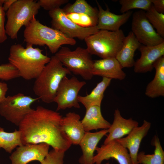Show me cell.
Instances as JSON below:
<instances>
[{
	"label": "cell",
	"mask_w": 164,
	"mask_h": 164,
	"mask_svg": "<svg viewBox=\"0 0 164 164\" xmlns=\"http://www.w3.org/2000/svg\"><path fill=\"white\" fill-rule=\"evenodd\" d=\"M63 116L56 111L38 106L18 126L22 145L45 143L65 152L72 143L62 128Z\"/></svg>",
	"instance_id": "6da1fadb"
},
{
	"label": "cell",
	"mask_w": 164,
	"mask_h": 164,
	"mask_svg": "<svg viewBox=\"0 0 164 164\" xmlns=\"http://www.w3.org/2000/svg\"><path fill=\"white\" fill-rule=\"evenodd\" d=\"M27 44L25 48L19 44L12 45L8 57L9 63L17 69L20 77L27 80L36 79L51 59L42 53V50Z\"/></svg>",
	"instance_id": "7a4b0ae2"
},
{
	"label": "cell",
	"mask_w": 164,
	"mask_h": 164,
	"mask_svg": "<svg viewBox=\"0 0 164 164\" xmlns=\"http://www.w3.org/2000/svg\"><path fill=\"white\" fill-rule=\"evenodd\" d=\"M71 73L54 55L36 79L33 90L35 94L43 102H54L59 84L63 79Z\"/></svg>",
	"instance_id": "3957f363"
},
{
	"label": "cell",
	"mask_w": 164,
	"mask_h": 164,
	"mask_svg": "<svg viewBox=\"0 0 164 164\" xmlns=\"http://www.w3.org/2000/svg\"><path fill=\"white\" fill-rule=\"evenodd\" d=\"M35 16L24 31V40L27 44L46 45L53 54H55L63 45L76 44V41L74 39L70 38L59 30L42 24Z\"/></svg>",
	"instance_id": "277c9868"
},
{
	"label": "cell",
	"mask_w": 164,
	"mask_h": 164,
	"mask_svg": "<svg viewBox=\"0 0 164 164\" xmlns=\"http://www.w3.org/2000/svg\"><path fill=\"white\" fill-rule=\"evenodd\" d=\"M125 36L121 29L114 32L101 30L84 40L86 49L91 55L102 59L115 58L122 47Z\"/></svg>",
	"instance_id": "5b68a950"
},
{
	"label": "cell",
	"mask_w": 164,
	"mask_h": 164,
	"mask_svg": "<svg viewBox=\"0 0 164 164\" xmlns=\"http://www.w3.org/2000/svg\"><path fill=\"white\" fill-rule=\"evenodd\" d=\"M41 7L33 0H16L6 11V33L12 39L17 38L18 33L23 26H27L38 14Z\"/></svg>",
	"instance_id": "8992f818"
},
{
	"label": "cell",
	"mask_w": 164,
	"mask_h": 164,
	"mask_svg": "<svg viewBox=\"0 0 164 164\" xmlns=\"http://www.w3.org/2000/svg\"><path fill=\"white\" fill-rule=\"evenodd\" d=\"M55 56L71 73L86 80L92 78L94 60L86 48L78 47L72 51L68 47H62Z\"/></svg>",
	"instance_id": "52a82bcc"
},
{
	"label": "cell",
	"mask_w": 164,
	"mask_h": 164,
	"mask_svg": "<svg viewBox=\"0 0 164 164\" xmlns=\"http://www.w3.org/2000/svg\"><path fill=\"white\" fill-rule=\"evenodd\" d=\"M39 99L19 93L8 96L0 102V114L17 126L33 109L31 105Z\"/></svg>",
	"instance_id": "ba28073f"
},
{
	"label": "cell",
	"mask_w": 164,
	"mask_h": 164,
	"mask_svg": "<svg viewBox=\"0 0 164 164\" xmlns=\"http://www.w3.org/2000/svg\"><path fill=\"white\" fill-rule=\"evenodd\" d=\"M52 28L58 30L68 37L84 40L99 30L96 26L83 27L73 22L67 16L63 9L56 8L49 12Z\"/></svg>",
	"instance_id": "9c48e42d"
},
{
	"label": "cell",
	"mask_w": 164,
	"mask_h": 164,
	"mask_svg": "<svg viewBox=\"0 0 164 164\" xmlns=\"http://www.w3.org/2000/svg\"><path fill=\"white\" fill-rule=\"evenodd\" d=\"M86 84L85 81H80L74 76L70 78L67 76L64 77L59 84L54 100L57 104L56 111L72 107L79 108L78 94Z\"/></svg>",
	"instance_id": "30bf717a"
},
{
	"label": "cell",
	"mask_w": 164,
	"mask_h": 164,
	"mask_svg": "<svg viewBox=\"0 0 164 164\" xmlns=\"http://www.w3.org/2000/svg\"><path fill=\"white\" fill-rule=\"evenodd\" d=\"M131 31L142 45L152 46L164 42L147 19L145 12L140 10L132 13Z\"/></svg>",
	"instance_id": "8fae6325"
},
{
	"label": "cell",
	"mask_w": 164,
	"mask_h": 164,
	"mask_svg": "<svg viewBox=\"0 0 164 164\" xmlns=\"http://www.w3.org/2000/svg\"><path fill=\"white\" fill-rule=\"evenodd\" d=\"M50 146L47 144L41 143L18 146L9 156L11 164H27L36 160L40 163L48 154Z\"/></svg>",
	"instance_id": "7c38bea8"
},
{
	"label": "cell",
	"mask_w": 164,
	"mask_h": 164,
	"mask_svg": "<svg viewBox=\"0 0 164 164\" xmlns=\"http://www.w3.org/2000/svg\"><path fill=\"white\" fill-rule=\"evenodd\" d=\"M97 154L93 159V164H101L104 160L114 159L119 164H131V159L128 149L116 140L97 147Z\"/></svg>",
	"instance_id": "4fadbf2b"
},
{
	"label": "cell",
	"mask_w": 164,
	"mask_h": 164,
	"mask_svg": "<svg viewBox=\"0 0 164 164\" xmlns=\"http://www.w3.org/2000/svg\"><path fill=\"white\" fill-rule=\"evenodd\" d=\"M151 126V123L144 120L142 125L134 129L126 137L116 140L128 149L131 159V164H139L137 155L141 142L147 135Z\"/></svg>",
	"instance_id": "5bb4252c"
},
{
	"label": "cell",
	"mask_w": 164,
	"mask_h": 164,
	"mask_svg": "<svg viewBox=\"0 0 164 164\" xmlns=\"http://www.w3.org/2000/svg\"><path fill=\"white\" fill-rule=\"evenodd\" d=\"M141 53L139 58L135 62L134 70L136 73H145L151 71L154 63L164 56V42L152 46L141 44L138 49Z\"/></svg>",
	"instance_id": "9a60e30c"
},
{
	"label": "cell",
	"mask_w": 164,
	"mask_h": 164,
	"mask_svg": "<svg viewBox=\"0 0 164 164\" xmlns=\"http://www.w3.org/2000/svg\"><path fill=\"white\" fill-rule=\"evenodd\" d=\"M98 8V22L97 25L99 30L116 31L126 23L132 14L133 11H129L121 15H117L111 12L106 5V9L104 10L96 1Z\"/></svg>",
	"instance_id": "2e32d148"
},
{
	"label": "cell",
	"mask_w": 164,
	"mask_h": 164,
	"mask_svg": "<svg viewBox=\"0 0 164 164\" xmlns=\"http://www.w3.org/2000/svg\"><path fill=\"white\" fill-rule=\"evenodd\" d=\"M116 58H109L94 60L92 73L110 78L124 80L126 74Z\"/></svg>",
	"instance_id": "e0dca14e"
},
{
	"label": "cell",
	"mask_w": 164,
	"mask_h": 164,
	"mask_svg": "<svg viewBox=\"0 0 164 164\" xmlns=\"http://www.w3.org/2000/svg\"><path fill=\"white\" fill-rule=\"evenodd\" d=\"M138 126V123L132 118L126 119L121 115L119 110H115L113 122L108 129V134L104 142H109L122 138L128 134L134 129Z\"/></svg>",
	"instance_id": "ac0fdd59"
},
{
	"label": "cell",
	"mask_w": 164,
	"mask_h": 164,
	"mask_svg": "<svg viewBox=\"0 0 164 164\" xmlns=\"http://www.w3.org/2000/svg\"><path fill=\"white\" fill-rule=\"evenodd\" d=\"M108 133V129L95 132H85L79 145L82 154L79 159L80 164H93L94 153L100 140Z\"/></svg>",
	"instance_id": "d6986e66"
},
{
	"label": "cell",
	"mask_w": 164,
	"mask_h": 164,
	"mask_svg": "<svg viewBox=\"0 0 164 164\" xmlns=\"http://www.w3.org/2000/svg\"><path fill=\"white\" fill-rule=\"evenodd\" d=\"M80 115L74 112H69L63 117V129L70 140L72 144L79 145L85 131L80 119Z\"/></svg>",
	"instance_id": "ffe728a7"
},
{
	"label": "cell",
	"mask_w": 164,
	"mask_h": 164,
	"mask_svg": "<svg viewBox=\"0 0 164 164\" xmlns=\"http://www.w3.org/2000/svg\"><path fill=\"white\" fill-rule=\"evenodd\" d=\"M141 44L132 31L125 36L122 47L115 57L122 68L134 66L135 53Z\"/></svg>",
	"instance_id": "44dd1931"
},
{
	"label": "cell",
	"mask_w": 164,
	"mask_h": 164,
	"mask_svg": "<svg viewBox=\"0 0 164 164\" xmlns=\"http://www.w3.org/2000/svg\"><path fill=\"white\" fill-rule=\"evenodd\" d=\"M155 72L153 79L146 86L145 94L155 98L164 96V56L158 59L153 66Z\"/></svg>",
	"instance_id": "7402d4cb"
},
{
	"label": "cell",
	"mask_w": 164,
	"mask_h": 164,
	"mask_svg": "<svg viewBox=\"0 0 164 164\" xmlns=\"http://www.w3.org/2000/svg\"><path fill=\"white\" fill-rule=\"evenodd\" d=\"M86 111L84 117L81 121L85 132L99 129H107L110 128L111 124L103 117L101 107L92 106Z\"/></svg>",
	"instance_id": "603a6c76"
},
{
	"label": "cell",
	"mask_w": 164,
	"mask_h": 164,
	"mask_svg": "<svg viewBox=\"0 0 164 164\" xmlns=\"http://www.w3.org/2000/svg\"><path fill=\"white\" fill-rule=\"evenodd\" d=\"M111 80V79L103 77L102 80L97 84L89 94L85 96L78 95L79 103L82 104L86 110L93 106L101 107L104 92Z\"/></svg>",
	"instance_id": "cb8c5ba5"
},
{
	"label": "cell",
	"mask_w": 164,
	"mask_h": 164,
	"mask_svg": "<svg viewBox=\"0 0 164 164\" xmlns=\"http://www.w3.org/2000/svg\"><path fill=\"white\" fill-rule=\"evenodd\" d=\"M152 143L155 147L154 153L146 154L144 152L138 153L137 158L139 164H164V151L157 135L154 136Z\"/></svg>",
	"instance_id": "d4e9b609"
},
{
	"label": "cell",
	"mask_w": 164,
	"mask_h": 164,
	"mask_svg": "<svg viewBox=\"0 0 164 164\" xmlns=\"http://www.w3.org/2000/svg\"><path fill=\"white\" fill-rule=\"evenodd\" d=\"M22 145L19 130L15 129L13 132H9L0 127V149L2 148L7 152L11 153L14 149Z\"/></svg>",
	"instance_id": "484cf974"
},
{
	"label": "cell",
	"mask_w": 164,
	"mask_h": 164,
	"mask_svg": "<svg viewBox=\"0 0 164 164\" xmlns=\"http://www.w3.org/2000/svg\"><path fill=\"white\" fill-rule=\"evenodd\" d=\"M63 9L66 14L72 13L84 14L98 20V10L85 0H77L72 4L67 5Z\"/></svg>",
	"instance_id": "4316f807"
},
{
	"label": "cell",
	"mask_w": 164,
	"mask_h": 164,
	"mask_svg": "<svg viewBox=\"0 0 164 164\" xmlns=\"http://www.w3.org/2000/svg\"><path fill=\"white\" fill-rule=\"evenodd\" d=\"M146 16L157 33L164 38V14L157 12L152 5L145 12Z\"/></svg>",
	"instance_id": "83f0119b"
},
{
	"label": "cell",
	"mask_w": 164,
	"mask_h": 164,
	"mask_svg": "<svg viewBox=\"0 0 164 164\" xmlns=\"http://www.w3.org/2000/svg\"><path fill=\"white\" fill-rule=\"evenodd\" d=\"M121 5L120 12L122 14L135 9L147 11L152 5V0H119Z\"/></svg>",
	"instance_id": "f1b7e54d"
},
{
	"label": "cell",
	"mask_w": 164,
	"mask_h": 164,
	"mask_svg": "<svg viewBox=\"0 0 164 164\" xmlns=\"http://www.w3.org/2000/svg\"><path fill=\"white\" fill-rule=\"evenodd\" d=\"M67 17L77 25L87 27L96 26L98 20L83 14L72 13L66 14Z\"/></svg>",
	"instance_id": "f546056e"
},
{
	"label": "cell",
	"mask_w": 164,
	"mask_h": 164,
	"mask_svg": "<svg viewBox=\"0 0 164 164\" xmlns=\"http://www.w3.org/2000/svg\"><path fill=\"white\" fill-rule=\"evenodd\" d=\"M19 77L18 70L10 63L0 65V79L8 81Z\"/></svg>",
	"instance_id": "4dcf8cb0"
},
{
	"label": "cell",
	"mask_w": 164,
	"mask_h": 164,
	"mask_svg": "<svg viewBox=\"0 0 164 164\" xmlns=\"http://www.w3.org/2000/svg\"><path fill=\"white\" fill-rule=\"evenodd\" d=\"M65 152L53 149L48 154L41 164H64Z\"/></svg>",
	"instance_id": "1f68e13d"
},
{
	"label": "cell",
	"mask_w": 164,
	"mask_h": 164,
	"mask_svg": "<svg viewBox=\"0 0 164 164\" xmlns=\"http://www.w3.org/2000/svg\"><path fill=\"white\" fill-rule=\"evenodd\" d=\"M41 7L49 11L60 8L69 2L68 0H39L37 1Z\"/></svg>",
	"instance_id": "d6a6232c"
},
{
	"label": "cell",
	"mask_w": 164,
	"mask_h": 164,
	"mask_svg": "<svg viewBox=\"0 0 164 164\" xmlns=\"http://www.w3.org/2000/svg\"><path fill=\"white\" fill-rule=\"evenodd\" d=\"M5 15L2 5L0 4V43H4L7 39L5 26Z\"/></svg>",
	"instance_id": "836d02e7"
},
{
	"label": "cell",
	"mask_w": 164,
	"mask_h": 164,
	"mask_svg": "<svg viewBox=\"0 0 164 164\" xmlns=\"http://www.w3.org/2000/svg\"><path fill=\"white\" fill-rule=\"evenodd\" d=\"M152 2L153 7L157 12L164 14V0H152Z\"/></svg>",
	"instance_id": "e575fe53"
},
{
	"label": "cell",
	"mask_w": 164,
	"mask_h": 164,
	"mask_svg": "<svg viewBox=\"0 0 164 164\" xmlns=\"http://www.w3.org/2000/svg\"><path fill=\"white\" fill-rule=\"evenodd\" d=\"M8 89L7 84L0 82V102L5 99L6 97L5 95Z\"/></svg>",
	"instance_id": "d590c367"
},
{
	"label": "cell",
	"mask_w": 164,
	"mask_h": 164,
	"mask_svg": "<svg viewBox=\"0 0 164 164\" xmlns=\"http://www.w3.org/2000/svg\"><path fill=\"white\" fill-rule=\"evenodd\" d=\"M16 0H4L2 5L4 11H7L12 4Z\"/></svg>",
	"instance_id": "8d00e7d4"
},
{
	"label": "cell",
	"mask_w": 164,
	"mask_h": 164,
	"mask_svg": "<svg viewBox=\"0 0 164 164\" xmlns=\"http://www.w3.org/2000/svg\"><path fill=\"white\" fill-rule=\"evenodd\" d=\"M106 164H109V162H108L106 163Z\"/></svg>",
	"instance_id": "74e56055"
}]
</instances>
